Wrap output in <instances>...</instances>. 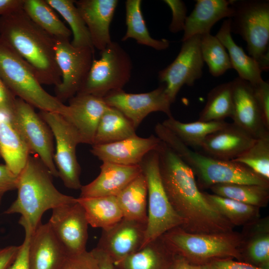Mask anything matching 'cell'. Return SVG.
Instances as JSON below:
<instances>
[{
	"label": "cell",
	"instance_id": "6da1fadb",
	"mask_svg": "<svg viewBox=\"0 0 269 269\" xmlns=\"http://www.w3.org/2000/svg\"><path fill=\"white\" fill-rule=\"evenodd\" d=\"M155 149L165 191L173 209L184 221L181 228L196 234L234 231L235 227L200 190L193 171L176 153L161 141Z\"/></svg>",
	"mask_w": 269,
	"mask_h": 269
},
{
	"label": "cell",
	"instance_id": "7a4b0ae2",
	"mask_svg": "<svg viewBox=\"0 0 269 269\" xmlns=\"http://www.w3.org/2000/svg\"><path fill=\"white\" fill-rule=\"evenodd\" d=\"M0 39L27 63L41 84L56 87L61 83L55 38L22 8L0 17Z\"/></svg>",
	"mask_w": 269,
	"mask_h": 269
},
{
	"label": "cell",
	"instance_id": "3957f363",
	"mask_svg": "<svg viewBox=\"0 0 269 269\" xmlns=\"http://www.w3.org/2000/svg\"><path fill=\"white\" fill-rule=\"evenodd\" d=\"M52 177L40 159L30 155L18 175L17 198L4 212L20 214L19 223L28 227L31 234L42 223L46 211L76 201L77 198L58 191Z\"/></svg>",
	"mask_w": 269,
	"mask_h": 269
},
{
	"label": "cell",
	"instance_id": "277c9868",
	"mask_svg": "<svg viewBox=\"0 0 269 269\" xmlns=\"http://www.w3.org/2000/svg\"><path fill=\"white\" fill-rule=\"evenodd\" d=\"M156 136L174 150L190 168L200 188L221 183L255 184L269 187V180L244 165L216 159L192 150L161 123L154 128Z\"/></svg>",
	"mask_w": 269,
	"mask_h": 269
},
{
	"label": "cell",
	"instance_id": "5b68a950",
	"mask_svg": "<svg viewBox=\"0 0 269 269\" xmlns=\"http://www.w3.org/2000/svg\"><path fill=\"white\" fill-rule=\"evenodd\" d=\"M176 255L195 265H208L213 261L236 258L241 261V234L235 231L214 234L191 233L181 227L161 236Z\"/></svg>",
	"mask_w": 269,
	"mask_h": 269
},
{
	"label": "cell",
	"instance_id": "8992f818",
	"mask_svg": "<svg viewBox=\"0 0 269 269\" xmlns=\"http://www.w3.org/2000/svg\"><path fill=\"white\" fill-rule=\"evenodd\" d=\"M0 77L16 98L32 107L63 116L67 113V105L46 92L31 67L0 39Z\"/></svg>",
	"mask_w": 269,
	"mask_h": 269
},
{
	"label": "cell",
	"instance_id": "52a82bcc",
	"mask_svg": "<svg viewBox=\"0 0 269 269\" xmlns=\"http://www.w3.org/2000/svg\"><path fill=\"white\" fill-rule=\"evenodd\" d=\"M234 10L231 31L240 35L247 43L249 55L263 71L269 68V1L231 0Z\"/></svg>",
	"mask_w": 269,
	"mask_h": 269
},
{
	"label": "cell",
	"instance_id": "ba28073f",
	"mask_svg": "<svg viewBox=\"0 0 269 269\" xmlns=\"http://www.w3.org/2000/svg\"><path fill=\"white\" fill-rule=\"evenodd\" d=\"M139 165L147 185V221L143 247L168 231L182 227L184 221L173 209L165 191L156 149L148 152Z\"/></svg>",
	"mask_w": 269,
	"mask_h": 269
},
{
	"label": "cell",
	"instance_id": "9c48e42d",
	"mask_svg": "<svg viewBox=\"0 0 269 269\" xmlns=\"http://www.w3.org/2000/svg\"><path fill=\"white\" fill-rule=\"evenodd\" d=\"M94 59L87 78L77 93L103 98L110 92L123 90L129 81L132 62L129 55L117 42L112 41Z\"/></svg>",
	"mask_w": 269,
	"mask_h": 269
},
{
	"label": "cell",
	"instance_id": "30bf717a",
	"mask_svg": "<svg viewBox=\"0 0 269 269\" xmlns=\"http://www.w3.org/2000/svg\"><path fill=\"white\" fill-rule=\"evenodd\" d=\"M33 108L16 98L11 115L12 122L24 140L30 154L37 155L52 176L57 177L58 172L54 161L52 132Z\"/></svg>",
	"mask_w": 269,
	"mask_h": 269
},
{
	"label": "cell",
	"instance_id": "8fae6325",
	"mask_svg": "<svg viewBox=\"0 0 269 269\" xmlns=\"http://www.w3.org/2000/svg\"><path fill=\"white\" fill-rule=\"evenodd\" d=\"M39 114L50 127L56 141L54 161L65 187L80 189L81 168L76 156V147L80 143L78 136L61 114L40 111Z\"/></svg>",
	"mask_w": 269,
	"mask_h": 269
},
{
	"label": "cell",
	"instance_id": "7c38bea8",
	"mask_svg": "<svg viewBox=\"0 0 269 269\" xmlns=\"http://www.w3.org/2000/svg\"><path fill=\"white\" fill-rule=\"evenodd\" d=\"M56 60L61 83L55 87L56 97L63 102L75 96L83 85L94 59V49L76 47L69 39H55Z\"/></svg>",
	"mask_w": 269,
	"mask_h": 269
},
{
	"label": "cell",
	"instance_id": "4fadbf2b",
	"mask_svg": "<svg viewBox=\"0 0 269 269\" xmlns=\"http://www.w3.org/2000/svg\"><path fill=\"white\" fill-rule=\"evenodd\" d=\"M201 37L197 35L183 41L174 60L158 73V79L164 85L172 103L183 85L192 86L202 76L204 62L201 52Z\"/></svg>",
	"mask_w": 269,
	"mask_h": 269
},
{
	"label": "cell",
	"instance_id": "5bb4252c",
	"mask_svg": "<svg viewBox=\"0 0 269 269\" xmlns=\"http://www.w3.org/2000/svg\"><path fill=\"white\" fill-rule=\"evenodd\" d=\"M103 99L106 104L120 111L136 129L144 119L154 112L172 117V103L165 91L164 84L146 93H128L123 90L110 92Z\"/></svg>",
	"mask_w": 269,
	"mask_h": 269
},
{
	"label": "cell",
	"instance_id": "9a60e30c",
	"mask_svg": "<svg viewBox=\"0 0 269 269\" xmlns=\"http://www.w3.org/2000/svg\"><path fill=\"white\" fill-rule=\"evenodd\" d=\"M48 222L69 256L86 250L89 223L82 205L76 201L59 206Z\"/></svg>",
	"mask_w": 269,
	"mask_h": 269
},
{
	"label": "cell",
	"instance_id": "2e32d148",
	"mask_svg": "<svg viewBox=\"0 0 269 269\" xmlns=\"http://www.w3.org/2000/svg\"><path fill=\"white\" fill-rule=\"evenodd\" d=\"M146 225L123 218L114 226L102 230L96 248L106 253L115 266L142 247Z\"/></svg>",
	"mask_w": 269,
	"mask_h": 269
},
{
	"label": "cell",
	"instance_id": "e0dca14e",
	"mask_svg": "<svg viewBox=\"0 0 269 269\" xmlns=\"http://www.w3.org/2000/svg\"><path fill=\"white\" fill-rule=\"evenodd\" d=\"M232 83L233 124L256 139L269 134L252 84L239 77Z\"/></svg>",
	"mask_w": 269,
	"mask_h": 269
},
{
	"label": "cell",
	"instance_id": "ac0fdd59",
	"mask_svg": "<svg viewBox=\"0 0 269 269\" xmlns=\"http://www.w3.org/2000/svg\"><path fill=\"white\" fill-rule=\"evenodd\" d=\"M67 112L63 116L77 133L80 143L92 145L100 119L108 106L103 98L76 94L68 100Z\"/></svg>",
	"mask_w": 269,
	"mask_h": 269
},
{
	"label": "cell",
	"instance_id": "d6986e66",
	"mask_svg": "<svg viewBox=\"0 0 269 269\" xmlns=\"http://www.w3.org/2000/svg\"><path fill=\"white\" fill-rule=\"evenodd\" d=\"M69 256L48 222L31 234L28 251L30 269H62Z\"/></svg>",
	"mask_w": 269,
	"mask_h": 269
},
{
	"label": "cell",
	"instance_id": "ffe728a7",
	"mask_svg": "<svg viewBox=\"0 0 269 269\" xmlns=\"http://www.w3.org/2000/svg\"><path fill=\"white\" fill-rule=\"evenodd\" d=\"M161 140L151 135H137L112 143L93 145L91 152L103 162L124 165H139L144 156L155 149Z\"/></svg>",
	"mask_w": 269,
	"mask_h": 269
},
{
	"label": "cell",
	"instance_id": "44dd1931",
	"mask_svg": "<svg viewBox=\"0 0 269 269\" xmlns=\"http://www.w3.org/2000/svg\"><path fill=\"white\" fill-rule=\"evenodd\" d=\"M117 0H79L75 4L89 30L93 47L100 51L112 42L110 26Z\"/></svg>",
	"mask_w": 269,
	"mask_h": 269
},
{
	"label": "cell",
	"instance_id": "7402d4cb",
	"mask_svg": "<svg viewBox=\"0 0 269 269\" xmlns=\"http://www.w3.org/2000/svg\"><path fill=\"white\" fill-rule=\"evenodd\" d=\"M99 175L82 186L80 197L116 196L142 173L140 165H124L103 162Z\"/></svg>",
	"mask_w": 269,
	"mask_h": 269
},
{
	"label": "cell",
	"instance_id": "603a6c76",
	"mask_svg": "<svg viewBox=\"0 0 269 269\" xmlns=\"http://www.w3.org/2000/svg\"><path fill=\"white\" fill-rule=\"evenodd\" d=\"M256 139L234 124H229L205 138L201 148L216 159L231 161L248 149Z\"/></svg>",
	"mask_w": 269,
	"mask_h": 269
},
{
	"label": "cell",
	"instance_id": "cb8c5ba5",
	"mask_svg": "<svg viewBox=\"0 0 269 269\" xmlns=\"http://www.w3.org/2000/svg\"><path fill=\"white\" fill-rule=\"evenodd\" d=\"M233 13L231 0H196L193 10L186 17L182 42L195 35L210 33L217 22L223 18H231Z\"/></svg>",
	"mask_w": 269,
	"mask_h": 269
},
{
	"label": "cell",
	"instance_id": "d4e9b609",
	"mask_svg": "<svg viewBox=\"0 0 269 269\" xmlns=\"http://www.w3.org/2000/svg\"><path fill=\"white\" fill-rule=\"evenodd\" d=\"M240 247L241 260L263 269H269V217H261L243 226Z\"/></svg>",
	"mask_w": 269,
	"mask_h": 269
},
{
	"label": "cell",
	"instance_id": "484cf974",
	"mask_svg": "<svg viewBox=\"0 0 269 269\" xmlns=\"http://www.w3.org/2000/svg\"><path fill=\"white\" fill-rule=\"evenodd\" d=\"M30 152L7 112L0 110V154L5 164L18 175Z\"/></svg>",
	"mask_w": 269,
	"mask_h": 269
},
{
	"label": "cell",
	"instance_id": "4316f807",
	"mask_svg": "<svg viewBox=\"0 0 269 269\" xmlns=\"http://www.w3.org/2000/svg\"><path fill=\"white\" fill-rule=\"evenodd\" d=\"M175 254L158 237L115 265L116 269H170Z\"/></svg>",
	"mask_w": 269,
	"mask_h": 269
},
{
	"label": "cell",
	"instance_id": "83f0119b",
	"mask_svg": "<svg viewBox=\"0 0 269 269\" xmlns=\"http://www.w3.org/2000/svg\"><path fill=\"white\" fill-rule=\"evenodd\" d=\"M231 31V20L225 19L215 35L227 49L232 68L238 73L239 77L253 85L262 81V70L258 63L234 41Z\"/></svg>",
	"mask_w": 269,
	"mask_h": 269
},
{
	"label": "cell",
	"instance_id": "f1b7e54d",
	"mask_svg": "<svg viewBox=\"0 0 269 269\" xmlns=\"http://www.w3.org/2000/svg\"><path fill=\"white\" fill-rule=\"evenodd\" d=\"M116 196L123 218L147 224V185L142 172Z\"/></svg>",
	"mask_w": 269,
	"mask_h": 269
},
{
	"label": "cell",
	"instance_id": "f546056e",
	"mask_svg": "<svg viewBox=\"0 0 269 269\" xmlns=\"http://www.w3.org/2000/svg\"><path fill=\"white\" fill-rule=\"evenodd\" d=\"M77 199L84 209L89 225L93 228L106 230L123 218L116 196Z\"/></svg>",
	"mask_w": 269,
	"mask_h": 269
},
{
	"label": "cell",
	"instance_id": "4dcf8cb0",
	"mask_svg": "<svg viewBox=\"0 0 269 269\" xmlns=\"http://www.w3.org/2000/svg\"><path fill=\"white\" fill-rule=\"evenodd\" d=\"M135 130L120 111L108 106L100 119L92 145L112 143L134 136Z\"/></svg>",
	"mask_w": 269,
	"mask_h": 269
},
{
	"label": "cell",
	"instance_id": "1f68e13d",
	"mask_svg": "<svg viewBox=\"0 0 269 269\" xmlns=\"http://www.w3.org/2000/svg\"><path fill=\"white\" fill-rule=\"evenodd\" d=\"M125 3L127 30L122 40L132 38L138 44L157 50L167 49L169 46L168 40L155 39L150 36L141 12V0H127Z\"/></svg>",
	"mask_w": 269,
	"mask_h": 269
},
{
	"label": "cell",
	"instance_id": "d6a6232c",
	"mask_svg": "<svg viewBox=\"0 0 269 269\" xmlns=\"http://www.w3.org/2000/svg\"><path fill=\"white\" fill-rule=\"evenodd\" d=\"M189 147H201L205 138L209 134L225 127V121L183 123L173 116L168 117L161 123Z\"/></svg>",
	"mask_w": 269,
	"mask_h": 269
},
{
	"label": "cell",
	"instance_id": "836d02e7",
	"mask_svg": "<svg viewBox=\"0 0 269 269\" xmlns=\"http://www.w3.org/2000/svg\"><path fill=\"white\" fill-rule=\"evenodd\" d=\"M22 9L35 23L55 39L70 40L71 31L45 0H24Z\"/></svg>",
	"mask_w": 269,
	"mask_h": 269
},
{
	"label": "cell",
	"instance_id": "e575fe53",
	"mask_svg": "<svg viewBox=\"0 0 269 269\" xmlns=\"http://www.w3.org/2000/svg\"><path fill=\"white\" fill-rule=\"evenodd\" d=\"M209 189L214 194L259 208L266 207L269 201V187L255 184L221 183Z\"/></svg>",
	"mask_w": 269,
	"mask_h": 269
},
{
	"label": "cell",
	"instance_id": "d590c367",
	"mask_svg": "<svg viewBox=\"0 0 269 269\" xmlns=\"http://www.w3.org/2000/svg\"><path fill=\"white\" fill-rule=\"evenodd\" d=\"M233 112L232 81L220 84L208 94L206 103L198 121H222L231 117Z\"/></svg>",
	"mask_w": 269,
	"mask_h": 269
},
{
	"label": "cell",
	"instance_id": "8d00e7d4",
	"mask_svg": "<svg viewBox=\"0 0 269 269\" xmlns=\"http://www.w3.org/2000/svg\"><path fill=\"white\" fill-rule=\"evenodd\" d=\"M45 1L54 10L60 14L69 24L73 35V39L71 41L72 45L76 47H90L94 49L89 30L75 4V0H45Z\"/></svg>",
	"mask_w": 269,
	"mask_h": 269
},
{
	"label": "cell",
	"instance_id": "74e56055",
	"mask_svg": "<svg viewBox=\"0 0 269 269\" xmlns=\"http://www.w3.org/2000/svg\"><path fill=\"white\" fill-rule=\"evenodd\" d=\"M205 196L221 214L234 227L245 226L260 218V208L214 194Z\"/></svg>",
	"mask_w": 269,
	"mask_h": 269
},
{
	"label": "cell",
	"instance_id": "f35d334b",
	"mask_svg": "<svg viewBox=\"0 0 269 269\" xmlns=\"http://www.w3.org/2000/svg\"><path fill=\"white\" fill-rule=\"evenodd\" d=\"M200 48L204 62L212 76L219 77L232 68L225 47L216 36L210 33L201 35Z\"/></svg>",
	"mask_w": 269,
	"mask_h": 269
},
{
	"label": "cell",
	"instance_id": "ab89813d",
	"mask_svg": "<svg viewBox=\"0 0 269 269\" xmlns=\"http://www.w3.org/2000/svg\"><path fill=\"white\" fill-rule=\"evenodd\" d=\"M231 161L241 163L269 180V134L256 139L248 149Z\"/></svg>",
	"mask_w": 269,
	"mask_h": 269
},
{
	"label": "cell",
	"instance_id": "60d3db41",
	"mask_svg": "<svg viewBox=\"0 0 269 269\" xmlns=\"http://www.w3.org/2000/svg\"><path fill=\"white\" fill-rule=\"evenodd\" d=\"M163 1L170 7L172 11V19L169 25V30L176 33L183 30L187 17V7L180 0H164Z\"/></svg>",
	"mask_w": 269,
	"mask_h": 269
},
{
	"label": "cell",
	"instance_id": "b9f144b4",
	"mask_svg": "<svg viewBox=\"0 0 269 269\" xmlns=\"http://www.w3.org/2000/svg\"><path fill=\"white\" fill-rule=\"evenodd\" d=\"M62 269H99L97 261L91 251L69 256Z\"/></svg>",
	"mask_w": 269,
	"mask_h": 269
},
{
	"label": "cell",
	"instance_id": "7bdbcfd3",
	"mask_svg": "<svg viewBox=\"0 0 269 269\" xmlns=\"http://www.w3.org/2000/svg\"><path fill=\"white\" fill-rule=\"evenodd\" d=\"M253 86L264 124L267 129L269 130V84L264 80Z\"/></svg>",
	"mask_w": 269,
	"mask_h": 269
},
{
	"label": "cell",
	"instance_id": "ee69618b",
	"mask_svg": "<svg viewBox=\"0 0 269 269\" xmlns=\"http://www.w3.org/2000/svg\"><path fill=\"white\" fill-rule=\"evenodd\" d=\"M23 228L25 230L24 241L19 246V251L14 260L7 269H30L28 262V251L31 233L27 227L24 226Z\"/></svg>",
	"mask_w": 269,
	"mask_h": 269
},
{
	"label": "cell",
	"instance_id": "f6af8a7d",
	"mask_svg": "<svg viewBox=\"0 0 269 269\" xmlns=\"http://www.w3.org/2000/svg\"><path fill=\"white\" fill-rule=\"evenodd\" d=\"M18 175L13 173L5 164H0V203L6 192L16 189Z\"/></svg>",
	"mask_w": 269,
	"mask_h": 269
},
{
	"label": "cell",
	"instance_id": "bcb514c9",
	"mask_svg": "<svg viewBox=\"0 0 269 269\" xmlns=\"http://www.w3.org/2000/svg\"><path fill=\"white\" fill-rule=\"evenodd\" d=\"M208 269H263L243 262L232 259H224L212 261L208 264Z\"/></svg>",
	"mask_w": 269,
	"mask_h": 269
},
{
	"label": "cell",
	"instance_id": "7dc6e473",
	"mask_svg": "<svg viewBox=\"0 0 269 269\" xmlns=\"http://www.w3.org/2000/svg\"><path fill=\"white\" fill-rule=\"evenodd\" d=\"M16 98L0 77V110L7 112L11 116Z\"/></svg>",
	"mask_w": 269,
	"mask_h": 269
},
{
	"label": "cell",
	"instance_id": "c3c4849f",
	"mask_svg": "<svg viewBox=\"0 0 269 269\" xmlns=\"http://www.w3.org/2000/svg\"><path fill=\"white\" fill-rule=\"evenodd\" d=\"M19 246H8L0 248V269H7L14 260Z\"/></svg>",
	"mask_w": 269,
	"mask_h": 269
},
{
	"label": "cell",
	"instance_id": "681fc988",
	"mask_svg": "<svg viewBox=\"0 0 269 269\" xmlns=\"http://www.w3.org/2000/svg\"><path fill=\"white\" fill-rule=\"evenodd\" d=\"M91 251L97 261L99 269H116L113 261L106 253L96 247Z\"/></svg>",
	"mask_w": 269,
	"mask_h": 269
},
{
	"label": "cell",
	"instance_id": "f907efd6",
	"mask_svg": "<svg viewBox=\"0 0 269 269\" xmlns=\"http://www.w3.org/2000/svg\"><path fill=\"white\" fill-rule=\"evenodd\" d=\"M24 0H0V17L22 8Z\"/></svg>",
	"mask_w": 269,
	"mask_h": 269
},
{
	"label": "cell",
	"instance_id": "816d5d0a",
	"mask_svg": "<svg viewBox=\"0 0 269 269\" xmlns=\"http://www.w3.org/2000/svg\"><path fill=\"white\" fill-rule=\"evenodd\" d=\"M170 269H208V265L193 264L184 258L175 255Z\"/></svg>",
	"mask_w": 269,
	"mask_h": 269
},
{
	"label": "cell",
	"instance_id": "f5cc1de1",
	"mask_svg": "<svg viewBox=\"0 0 269 269\" xmlns=\"http://www.w3.org/2000/svg\"></svg>",
	"mask_w": 269,
	"mask_h": 269
},
{
	"label": "cell",
	"instance_id": "db71d44e",
	"mask_svg": "<svg viewBox=\"0 0 269 269\" xmlns=\"http://www.w3.org/2000/svg\"></svg>",
	"mask_w": 269,
	"mask_h": 269
}]
</instances>
